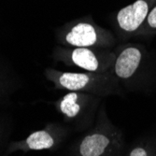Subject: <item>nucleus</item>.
<instances>
[{
    "mask_svg": "<svg viewBox=\"0 0 156 156\" xmlns=\"http://www.w3.org/2000/svg\"><path fill=\"white\" fill-rule=\"evenodd\" d=\"M122 156H156V136H147L136 140L125 147Z\"/></svg>",
    "mask_w": 156,
    "mask_h": 156,
    "instance_id": "obj_9",
    "label": "nucleus"
},
{
    "mask_svg": "<svg viewBox=\"0 0 156 156\" xmlns=\"http://www.w3.org/2000/svg\"><path fill=\"white\" fill-rule=\"evenodd\" d=\"M54 58L67 66H75L84 71L105 73L110 71L116 56L110 52H98L93 48H73L60 50Z\"/></svg>",
    "mask_w": 156,
    "mask_h": 156,
    "instance_id": "obj_5",
    "label": "nucleus"
},
{
    "mask_svg": "<svg viewBox=\"0 0 156 156\" xmlns=\"http://www.w3.org/2000/svg\"><path fill=\"white\" fill-rule=\"evenodd\" d=\"M71 132V128L64 122H49L44 128L33 132L24 139L11 141L9 147V154L16 151L26 153L33 151L57 150L64 144Z\"/></svg>",
    "mask_w": 156,
    "mask_h": 156,
    "instance_id": "obj_4",
    "label": "nucleus"
},
{
    "mask_svg": "<svg viewBox=\"0 0 156 156\" xmlns=\"http://www.w3.org/2000/svg\"><path fill=\"white\" fill-rule=\"evenodd\" d=\"M45 78L53 84L54 89L67 92H80L99 97L111 95L123 96L121 82L112 71L105 73L95 72H69L54 68L44 70Z\"/></svg>",
    "mask_w": 156,
    "mask_h": 156,
    "instance_id": "obj_2",
    "label": "nucleus"
},
{
    "mask_svg": "<svg viewBox=\"0 0 156 156\" xmlns=\"http://www.w3.org/2000/svg\"><path fill=\"white\" fill-rule=\"evenodd\" d=\"M12 121L9 117L0 114V156H9V147L11 142Z\"/></svg>",
    "mask_w": 156,
    "mask_h": 156,
    "instance_id": "obj_10",
    "label": "nucleus"
},
{
    "mask_svg": "<svg viewBox=\"0 0 156 156\" xmlns=\"http://www.w3.org/2000/svg\"><path fill=\"white\" fill-rule=\"evenodd\" d=\"M148 26L152 29H156V6L153 7L149 12L147 19L145 20Z\"/></svg>",
    "mask_w": 156,
    "mask_h": 156,
    "instance_id": "obj_12",
    "label": "nucleus"
},
{
    "mask_svg": "<svg viewBox=\"0 0 156 156\" xmlns=\"http://www.w3.org/2000/svg\"><path fill=\"white\" fill-rule=\"evenodd\" d=\"M103 98L90 94L67 92L53 102L64 123L75 132H85L94 125Z\"/></svg>",
    "mask_w": 156,
    "mask_h": 156,
    "instance_id": "obj_3",
    "label": "nucleus"
},
{
    "mask_svg": "<svg viewBox=\"0 0 156 156\" xmlns=\"http://www.w3.org/2000/svg\"><path fill=\"white\" fill-rule=\"evenodd\" d=\"M125 147L122 130L109 120L102 102L94 125L72 143L66 156H122Z\"/></svg>",
    "mask_w": 156,
    "mask_h": 156,
    "instance_id": "obj_1",
    "label": "nucleus"
},
{
    "mask_svg": "<svg viewBox=\"0 0 156 156\" xmlns=\"http://www.w3.org/2000/svg\"><path fill=\"white\" fill-rule=\"evenodd\" d=\"M142 62L143 53L140 49L135 46L126 47L116 55L111 71L121 83H133L142 73Z\"/></svg>",
    "mask_w": 156,
    "mask_h": 156,
    "instance_id": "obj_6",
    "label": "nucleus"
},
{
    "mask_svg": "<svg viewBox=\"0 0 156 156\" xmlns=\"http://www.w3.org/2000/svg\"><path fill=\"white\" fill-rule=\"evenodd\" d=\"M64 42L73 48H94L99 44H105L102 34L90 23H78L66 31L64 36Z\"/></svg>",
    "mask_w": 156,
    "mask_h": 156,
    "instance_id": "obj_7",
    "label": "nucleus"
},
{
    "mask_svg": "<svg viewBox=\"0 0 156 156\" xmlns=\"http://www.w3.org/2000/svg\"><path fill=\"white\" fill-rule=\"evenodd\" d=\"M17 84L7 71H0V105L7 104L10 95L16 91Z\"/></svg>",
    "mask_w": 156,
    "mask_h": 156,
    "instance_id": "obj_11",
    "label": "nucleus"
},
{
    "mask_svg": "<svg viewBox=\"0 0 156 156\" xmlns=\"http://www.w3.org/2000/svg\"><path fill=\"white\" fill-rule=\"evenodd\" d=\"M151 2L148 0H136L126 6L117 14V22L121 29L126 33H134L143 24L150 9Z\"/></svg>",
    "mask_w": 156,
    "mask_h": 156,
    "instance_id": "obj_8",
    "label": "nucleus"
}]
</instances>
